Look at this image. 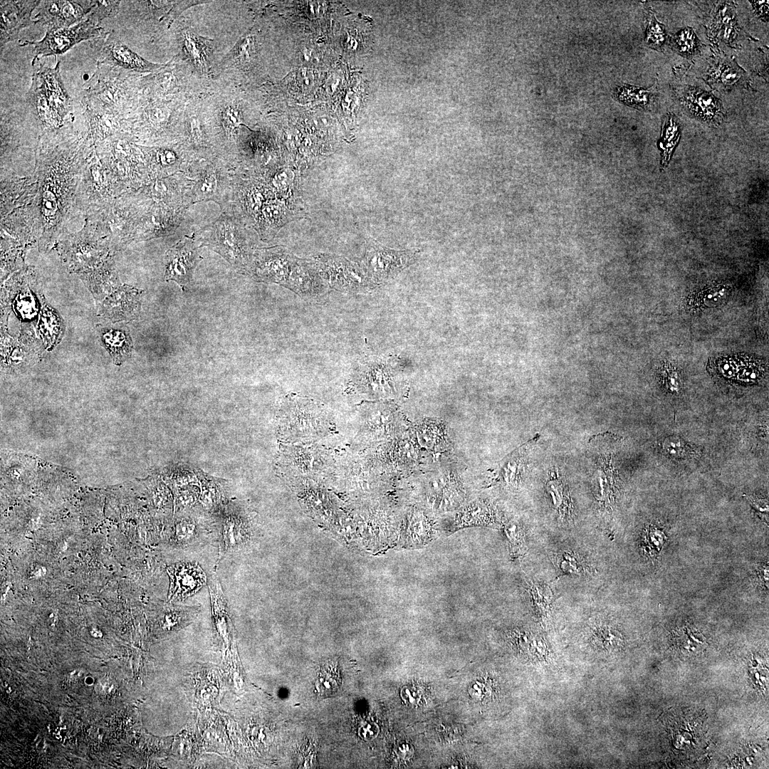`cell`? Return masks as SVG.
Masks as SVG:
<instances>
[{"instance_id":"cell-1","label":"cell","mask_w":769,"mask_h":769,"mask_svg":"<svg viewBox=\"0 0 769 769\" xmlns=\"http://www.w3.org/2000/svg\"><path fill=\"white\" fill-rule=\"evenodd\" d=\"M249 229L231 209H226L193 236L199 247L209 248L222 256L236 272L248 275L256 248Z\"/></svg>"},{"instance_id":"cell-2","label":"cell","mask_w":769,"mask_h":769,"mask_svg":"<svg viewBox=\"0 0 769 769\" xmlns=\"http://www.w3.org/2000/svg\"><path fill=\"white\" fill-rule=\"evenodd\" d=\"M33 73L27 101L38 119L45 125H60L72 110V99L65 89L60 75V61L55 68H48L33 60Z\"/></svg>"},{"instance_id":"cell-3","label":"cell","mask_w":769,"mask_h":769,"mask_svg":"<svg viewBox=\"0 0 769 769\" xmlns=\"http://www.w3.org/2000/svg\"><path fill=\"white\" fill-rule=\"evenodd\" d=\"M194 184L186 197L187 206L212 201L221 211L229 207L234 192L236 170L224 158L213 159L206 164L193 163L187 173Z\"/></svg>"},{"instance_id":"cell-4","label":"cell","mask_w":769,"mask_h":769,"mask_svg":"<svg viewBox=\"0 0 769 769\" xmlns=\"http://www.w3.org/2000/svg\"><path fill=\"white\" fill-rule=\"evenodd\" d=\"M274 198L275 193L263 177L236 172L232 200L227 209L253 228L263 206Z\"/></svg>"},{"instance_id":"cell-5","label":"cell","mask_w":769,"mask_h":769,"mask_svg":"<svg viewBox=\"0 0 769 769\" xmlns=\"http://www.w3.org/2000/svg\"><path fill=\"white\" fill-rule=\"evenodd\" d=\"M106 33L100 23L87 16L85 20L72 27L47 30L46 34L41 41H25L23 45L33 46V60H36L38 56L45 57L63 54L83 41L103 37Z\"/></svg>"},{"instance_id":"cell-6","label":"cell","mask_w":769,"mask_h":769,"mask_svg":"<svg viewBox=\"0 0 769 769\" xmlns=\"http://www.w3.org/2000/svg\"><path fill=\"white\" fill-rule=\"evenodd\" d=\"M297 258L284 246L256 247L248 275L258 281L288 287Z\"/></svg>"},{"instance_id":"cell-7","label":"cell","mask_w":769,"mask_h":769,"mask_svg":"<svg viewBox=\"0 0 769 769\" xmlns=\"http://www.w3.org/2000/svg\"><path fill=\"white\" fill-rule=\"evenodd\" d=\"M313 261L323 282L335 289L355 291L371 281L361 266L342 256L319 254Z\"/></svg>"},{"instance_id":"cell-8","label":"cell","mask_w":769,"mask_h":769,"mask_svg":"<svg viewBox=\"0 0 769 769\" xmlns=\"http://www.w3.org/2000/svg\"><path fill=\"white\" fill-rule=\"evenodd\" d=\"M420 495L423 506L436 513L455 510L465 498L462 485L449 472L433 474L424 481Z\"/></svg>"},{"instance_id":"cell-9","label":"cell","mask_w":769,"mask_h":769,"mask_svg":"<svg viewBox=\"0 0 769 769\" xmlns=\"http://www.w3.org/2000/svg\"><path fill=\"white\" fill-rule=\"evenodd\" d=\"M198 247L193 236H184L172 246L165 253L164 279L175 281L184 290L202 259Z\"/></svg>"},{"instance_id":"cell-10","label":"cell","mask_w":769,"mask_h":769,"mask_svg":"<svg viewBox=\"0 0 769 769\" xmlns=\"http://www.w3.org/2000/svg\"><path fill=\"white\" fill-rule=\"evenodd\" d=\"M95 4L96 1H41L35 21L47 30L70 28L82 21Z\"/></svg>"},{"instance_id":"cell-11","label":"cell","mask_w":769,"mask_h":769,"mask_svg":"<svg viewBox=\"0 0 769 769\" xmlns=\"http://www.w3.org/2000/svg\"><path fill=\"white\" fill-rule=\"evenodd\" d=\"M101 41H95L94 46L100 56L99 63L120 66L138 72L157 70L162 65L149 62L132 51L110 31L103 37Z\"/></svg>"},{"instance_id":"cell-12","label":"cell","mask_w":769,"mask_h":769,"mask_svg":"<svg viewBox=\"0 0 769 769\" xmlns=\"http://www.w3.org/2000/svg\"><path fill=\"white\" fill-rule=\"evenodd\" d=\"M679 99L686 112L701 122L717 125L725 117L721 100L701 88L684 86L680 91Z\"/></svg>"},{"instance_id":"cell-13","label":"cell","mask_w":769,"mask_h":769,"mask_svg":"<svg viewBox=\"0 0 769 769\" xmlns=\"http://www.w3.org/2000/svg\"><path fill=\"white\" fill-rule=\"evenodd\" d=\"M41 1H1L0 4V45L14 41L20 31L36 24L31 19L32 12Z\"/></svg>"},{"instance_id":"cell-14","label":"cell","mask_w":769,"mask_h":769,"mask_svg":"<svg viewBox=\"0 0 769 769\" xmlns=\"http://www.w3.org/2000/svg\"><path fill=\"white\" fill-rule=\"evenodd\" d=\"M170 579L168 597L179 601L196 594L206 582V576L197 563L179 562L167 569Z\"/></svg>"},{"instance_id":"cell-15","label":"cell","mask_w":769,"mask_h":769,"mask_svg":"<svg viewBox=\"0 0 769 769\" xmlns=\"http://www.w3.org/2000/svg\"><path fill=\"white\" fill-rule=\"evenodd\" d=\"M404 253L383 247L368 239L361 267L370 281H382L404 266Z\"/></svg>"},{"instance_id":"cell-16","label":"cell","mask_w":769,"mask_h":769,"mask_svg":"<svg viewBox=\"0 0 769 769\" xmlns=\"http://www.w3.org/2000/svg\"><path fill=\"white\" fill-rule=\"evenodd\" d=\"M293 205L274 198L259 213L253 229L263 241L272 239L281 228L294 218Z\"/></svg>"},{"instance_id":"cell-17","label":"cell","mask_w":769,"mask_h":769,"mask_svg":"<svg viewBox=\"0 0 769 769\" xmlns=\"http://www.w3.org/2000/svg\"><path fill=\"white\" fill-rule=\"evenodd\" d=\"M503 523L500 520L496 509L491 503L476 500L466 505L457 514L454 528L471 525H483L498 528Z\"/></svg>"},{"instance_id":"cell-18","label":"cell","mask_w":769,"mask_h":769,"mask_svg":"<svg viewBox=\"0 0 769 769\" xmlns=\"http://www.w3.org/2000/svg\"><path fill=\"white\" fill-rule=\"evenodd\" d=\"M545 491L559 521L565 525L572 523L574 508L570 493L567 484L558 470L550 474L545 484Z\"/></svg>"},{"instance_id":"cell-19","label":"cell","mask_w":769,"mask_h":769,"mask_svg":"<svg viewBox=\"0 0 769 769\" xmlns=\"http://www.w3.org/2000/svg\"><path fill=\"white\" fill-rule=\"evenodd\" d=\"M240 518L233 512V508L228 506L224 511L219 528V555L226 554L236 550L244 542V533Z\"/></svg>"},{"instance_id":"cell-20","label":"cell","mask_w":769,"mask_h":769,"mask_svg":"<svg viewBox=\"0 0 769 769\" xmlns=\"http://www.w3.org/2000/svg\"><path fill=\"white\" fill-rule=\"evenodd\" d=\"M746 78L745 70L732 59L714 62L707 74V80L711 85L723 89L732 88L742 84Z\"/></svg>"},{"instance_id":"cell-21","label":"cell","mask_w":769,"mask_h":769,"mask_svg":"<svg viewBox=\"0 0 769 769\" xmlns=\"http://www.w3.org/2000/svg\"><path fill=\"white\" fill-rule=\"evenodd\" d=\"M153 152V161L162 177L178 172L187 174L192 164L182 152L173 147H160Z\"/></svg>"},{"instance_id":"cell-22","label":"cell","mask_w":769,"mask_h":769,"mask_svg":"<svg viewBox=\"0 0 769 769\" xmlns=\"http://www.w3.org/2000/svg\"><path fill=\"white\" fill-rule=\"evenodd\" d=\"M526 446L513 451L500 465L498 481L508 488H516L520 483L526 462Z\"/></svg>"},{"instance_id":"cell-23","label":"cell","mask_w":769,"mask_h":769,"mask_svg":"<svg viewBox=\"0 0 769 769\" xmlns=\"http://www.w3.org/2000/svg\"><path fill=\"white\" fill-rule=\"evenodd\" d=\"M526 590L530 595L536 617L542 623H545L548 620L554 602L552 589L546 583L530 580L527 582Z\"/></svg>"},{"instance_id":"cell-24","label":"cell","mask_w":769,"mask_h":769,"mask_svg":"<svg viewBox=\"0 0 769 769\" xmlns=\"http://www.w3.org/2000/svg\"><path fill=\"white\" fill-rule=\"evenodd\" d=\"M436 529L431 519L415 508L408 523V539L415 548L427 545L434 539Z\"/></svg>"},{"instance_id":"cell-25","label":"cell","mask_w":769,"mask_h":769,"mask_svg":"<svg viewBox=\"0 0 769 769\" xmlns=\"http://www.w3.org/2000/svg\"><path fill=\"white\" fill-rule=\"evenodd\" d=\"M211 41L199 36L189 31L183 34L185 52L195 66L200 70H206L211 51Z\"/></svg>"},{"instance_id":"cell-26","label":"cell","mask_w":769,"mask_h":769,"mask_svg":"<svg viewBox=\"0 0 769 769\" xmlns=\"http://www.w3.org/2000/svg\"><path fill=\"white\" fill-rule=\"evenodd\" d=\"M614 96L624 104L644 110L649 109L655 100V93L651 90L629 85L618 87L615 90Z\"/></svg>"},{"instance_id":"cell-27","label":"cell","mask_w":769,"mask_h":769,"mask_svg":"<svg viewBox=\"0 0 769 769\" xmlns=\"http://www.w3.org/2000/svg\"><path fill=\"white\" fill-rule=\"evenodd\" d=\"M102 338L113 357L117 361H123L130 357L132 343L127 331L122 329H106L103 333Z\"/></svg>"},{"instance_id":"cell-28","label":"cell","mask_w":769,"mask_h":769,"mask_svg":"<svg viewBox=\"0 0 769 769\" xmlns=\"http://www.w3.org/2000/svg\"><path fill=\"white\" fill-rule=\"evenodd\" d=\"M681 136V124L673 113H669L663 125L660 147L662 150L661 165L665 167Z\"/></svg>"},{"instance_id":"cell-29","label":"cell","mask_w":769,"mask_h":769,"mask_svg":"<svg viewBox=\"0 0 769 769\" xmlns=\"http://www.w3.org/2000/svg\"><path fill=\"white\" fill-rule=\"evenodd\" d=\"M503 526L511 558L514 560L523 558L528 547L523 528L518 522L513 520L503 523Z\"/></svg>"},{"instance_id":"cell-30","label":"cell","mask_w":769,"mask_h":769,"mask_svg":"<svg viewBox=\"0 0 769 769\" xmlns=\"http://www.w3.org/2000/svg\"><path fill=\"white\" fill-rule=\"evenodd\" d=\"M606 470L607 469L603 464L602 467L599 466L592 479L594 498L598 507L605 510L610 507L613 495L610 474Z\"/></svg>"},{"instance_id":"cell-31","label":"cell","mask_w":769,"mask_h":769,"mask_svg":"<svg viewBox=\"0 0 769 769\" xmlns=\"http://www.w3.org/2000/svg\"><path fill=\"white\" fill-rule=\"evenodd\" d=\"M558 569L564 575H584L591 570L587 563L578 554L570 550H562L553 555Z\"/></svg>"},{"instance_id":"cell-32","label":"cell","mask_w":769,"mask_h":769,"mask_svg":"<svg viewBox=\"0 0 769 769\" xmlns=\"http://www.w3.org/2000/svg\"><path fill=\"white\" fill-rule=\"evenodd\" d=\"M700 43L696 33L690 27L679 31L670 38V43L673 49L686 58H691L699 53Z\"/></svg>"},{"instance_id":"cell-33","label":"cell","mask_w":769,"mask_h":769,"mask_svg":"<svg viewBox=\"0 0 769 769\" xmlns=\"http://www.w3.org/2000/svg\"><path fill=\"white\" fill-rule=\"evenodd\" d=\"M315 685L319 696H328L335 693L341 685L340 675L336 666H323L318 672Z\"/></svg>"},{"instance_id":"cell-34","label":"cell","mask_w":769,"mask_h":769,"mask_svg":"<svg viewBox=\"0 0 769 769\" xmlns=\"http://www.w3.org/2000/svg\"><path fill=\"white\" fill-rule=\"evenodd\" d=\"M221 116V127L224 138L226 142H233L243 122L241 113L236 108L228 106L224 109Z\"/></svg>"},{"instance_id":"cell-35","label":"cell","mask_w":769,"mask_h":769,"mask_svg":"<svg viewBox=\"0 0 769 769\" xmlns=\"http://www.w3.org/2000/svg\"><path fill=\"white\" fill-rule=\"evenodd\" d=\"M645 41L653 49L662 50L666 41L664 26L656 19L653 13H649Z\"/></svg>"},{"instance_id":"cell-36","label":"cell","mask_w":769,"mask_h":769,"mask_svg":"<svg viewBox=\"0 0 769 769\" xmlns=\"http://www.w3.org/2000/svg\"><path fill=\"white\" fill-rule=\"evenodd\" d=\"M197 525L192 518H182L175 523L174 541L182 545L191 543L197 536Z\"/></svg>"},{"instance_id":"cell-37","label":"cell","mask_w":769,"mask_h":769,"mask_svg":"<svg viewBox=\"0 0 769 769\" xmlns=\"http://www.w3.org/2000/svg\"><path fill=\"white\" fill-rule=\"evenodd\" d=\"M233 58L240 63L250 61L255 53L254 38L248 35L242 38L236 46L233 51Z\"/></svg>"},{"instance_id":"cell-38","label":"cell","mask_w":769,"mask_h":769,"mask_svg":"<svg viewBox=\"0 0 769 769\" xmlns=\"http://www.w3.org/2000/svg\"><path fill=\"white\" fill-rule=\"evenodd\" d=\"M119 4L118 1H96L95 6L88 16L100 24L104 19L110 17L117 12Z\"/></svg>"},{"instance_id":"cell-39","label":"cell","mask_w":769,"mask_h":769,"mask_svg":"<svg viewBox=\"0 0 769 769\" xmlns=\"http://www.w3.org/2000/svg\"><path fill=\"white\" fill-rule=\"evenodd\" d=\"M662 449L665 454L675 459L681 458L686 452L684 442L676 436L666 438L662 443Z\"/></svg>"},{"instance_id":"cell-40","label":"cell","mask_w":769,"mask_h":769,"mask_svg":"<svg viewBox=\"0 0 769 769\" xmlns=\"http://www.w3.org/2000/svg\"><path fill=\"white\" fill-rule=\"evenodd\" d=\"M595 639L605 645L617 644L621 640L619 633L607 626H601L593 632Z\"/></svg>"},{"instance_id":"cell-41","label":"cell","mask_w":769,"mask_h":769,"mask_svg":"<svg viewBox=\"0 0 769 769\" xmlns=\"http://www.w3.org/2000/svg\"><path fill=\"white\" fill-rule=\"evenodd\" d=\"M744 497L748 501L751 506L754 508L756 512L760 515V518L765 520H768V502L766 499L760 498L753 496L744 495Z\"/></svg>"},{"instance_id":"cell-42","label":"cell","mask_w":769,"mask_h":769,"mask_svg":"<svg viewBox=\"0 0 769 769\" xmlns=\"http://www.w3.org/2000/svg\"><path fill=\"white\" fill-rule=\"evenodd\" d=\"M379 733V728L377 724L373 723H369L362 726L358 730L359 736L365 741H371L374 739Z\"/></svg>"},{"instance_id":"cell-43","label":"cell","mask_w":769,"mask_h":769,"mask_svg":"<svg viewBox=\"0 0 769 769\" xmlns=\"http://www.w3.org/2000/svg\"><path fill=\"white\" fill-rule=\"evenodd\" d=\"M751 4L755 14L760 19L768 21V1H751Z\"/></svg>"},{"instance_id":"cell-44","label":"cell","mask_w":769,"mask_h":769,"mask_svg":"<svg viewBox=\"0 0 769 769\" xmlns=\"http://www.w3.org/2000/svg\"><path fill=\"white\" fill-rule=\"evenodd\" d=\"M667 383L671 391H678L679 389V380L676 372H670L667 376Z\"/></svg>"}]
</instances>
